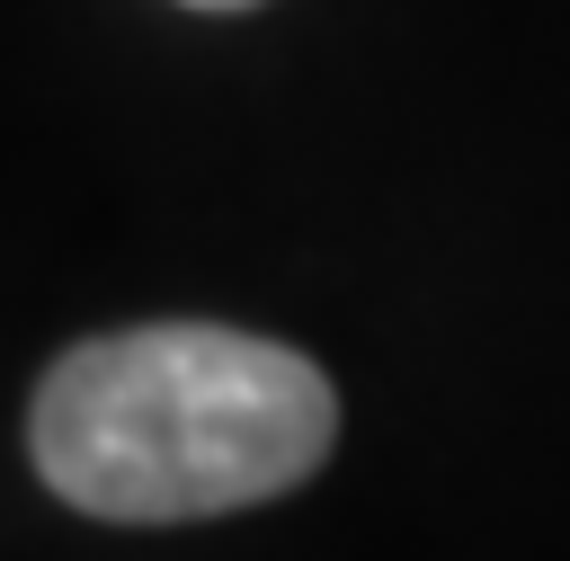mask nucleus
I'll use <instances>...</instances> for the list:
<instances>
[{
  "mask_svg": "<svg viewBox=\"0 0 570 561\" xmlns=\"http://www.w3.org/2000/svg\"><path fill=\"white\" fill-rule=\"evenodd\" d=\"M338 436L330 374L276 338L214 321H142L80 338L36 383V472L80 516L187 525L258 508L321 472Z\"/></svg>",
  "mask_w": 570,
  "mask_h": 561,
  "instance_id": "f257e3e1",
  "label": "nucleus"
},
{
  "mask_svg": "<svg viewBox=\"0 0 570 561\" xmlns=\"http://www.w3.org/2000/svg\"><path fill=\"white\" fill-rule=\"evenodd\" d=\"M187 9H258V0H187Z\"/></svg>",
  "mask_w": 570,
  "mask_h": 561,
  "instance_id": "f03ea898",
  "label": "nucleus"
}]
</instances>
